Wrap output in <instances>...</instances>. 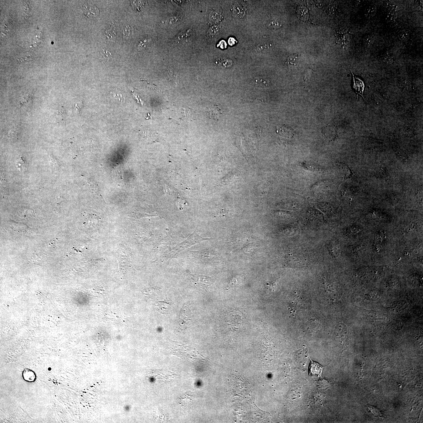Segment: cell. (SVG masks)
<instances>
[{
    "label": "cell",
    "instance_id": "3",
    "mask_svg": "<svg viewBox=\"0 0 423 423\" xmlns=\"http://www.w3.org/2000/svg\"><path fill=\"white\" fill-rule=\"evenodd\" d=\"M352 73L353 76V87L355 90L356 93L357 94V96L358 97L359 95H360L362 97H363V99H364V97L363 96L365 87L364 83L361 80L354 75Z\"/></svg>",
    "mask_w": 423,
    "mask_h": 423
},
{
    "label": "cell",
    "instance_id": "20",
    "mask_svg": "<svg viewBox=\"0 0 423 423\" xmlns=\"http://www.w3.org/2000/svg\"><path fill=\"white\" fill-rule=\"evenodd\" d=\"M271 46L270 44H259L256 47L255 49L257 52L259 53H263L266 52V51H268V50L271 49Z\"/></svg>",
    "mask_w": 423,
    "mask_h": 423
},
{
    "label": "cell",
    "instance_id": "4",
    "mask_svg": "<svg viewBox=\"0 0 423 423\" xmlns=\"http://www.w3.org/2000/svg\"><path fill=\"white\" fill-rule=\"evenodd\" d=\"M171 304V301L166 299L164 301H158L156 302L154 306L156 310L159 313L162 314H167Z\"/></svg>",
    "mask_w": 423,
    "mask_h": 423
},
{
    "label": "cell",
    "instance_id": "14",
    "mask_svg": "<svg viewBox=\"0 0 423 423\" xmlns=\"http://www.w3.org/2000/svg\"><path fill=\"white\" fill-rule=\"evenodd\" d=\"M299 54H291L287 58L286 62L289 65L296 66L299 63Z\"/></svg>",
    "mask_w": 423,
    "mask_h": 423
},
{
    "label": "cell",
    "instance_id": "1",
    "mask_svg": "<svg viewBox=\"0 0 423 423\" xmlns=\"http://www.w3.org/2000/svg\"><path fill=\"white\" fill-rule=\"evenodd\" d=\"M211 239L203 238L200 236L196 232H193L188 238L183 242L179 243L167 255L168 258L174 257L183 251L197 243H199L206 240H209Z\"/></svg>",
    "mask_w": 423,
    "mask_h": 423
},
{
    "label": "cell",
    "instance_id": "28",
    "mask_svg": "<svg viewBox=\"0 0 423 423\" xmlns=\"http://www.w3.org/2000/svg\"><path fill=\"white\" fill-rule=\"evenodd\" d=\"M219 45L220 46V47L222 48V49H224V48H225L226 47H227V44H226L225 42L224 41V40H222V41L220 42Z\"/></svg>",
    "mask_w": 423,
    "mask_h": 423
},
{
    "label": "cell",
    "instance_id": "29",
    "mask_svg": "<svg viewBox=\"0 0 423 423\" xmlns=\"http://www.w3.org/2000/svg\"><path fill=\"white\" fill-rule=\"evenodd\" d=\"M235 43V40L233 38H230L229 40V43L231 46H233Z\"/></svg>",
    "mask_w": 423,
    "mask_h": 423
},
{
    "label": "cell",
    "instance_id": "13",
    "mask_svg": "<svg viewBox=\"0 0 423 423\" xmlns=\"http://www.w3.org/2000/svg\"><path fill=\"white\" fill-rule=\"evenodd\" d=\"M377 11V7L375 6L370 5L368 6L365 10V16L368 18H373L375 16Z\"/></svg>",
    "mask_w": 423,
    "mask_h": 423
},
{
    "label": "cell",
    "instance_id": "22",
    "mask_svg": "<svg viewBox=\"0 0 423 423\" xmlns=\"http://www.w3.org/2000/svg\"><path fill=\"white\" fill-rule=\"evenodd\" d=\"M364 43L366 46H371L374 43V38L372 36L367 35L365 37L364 39Z\"/></svg>",
    "mask_w": 423,
    "mask_h": 423
},
{
    "label": "cell",
    "instance_id": "24",
    "mask_svg": "<svg viewBox=\"0 0 423 423\" xmlns=\"http://www.w3.org/2000/svg\"><path fill=\"white\" fill-rule=\"evenodd\" d=\"M387 5V8L389 10V11L392 12L396 13L399 10V8L397 4H395L393 3H388Z\"/></svg>",
    "mask_w": 423,
    "mask_h": 423
},
{
    "label": "cell",
    "instance_id": "23",
    "mask_svg": "<svg viewBox=\"0 0 423 423\" xmlns=\"http://www.w3.org/2000/svg\"><path fill=\"white\" fill-rule=\"evenodd\" d=\"M102 57L104 58L105 60L107 61V60H110L111 58L112 57V53L110 51L107 49H104L102 50L101 53Z\"/></svg>",
    "mask_w": 423,
    "mask_h": 423
},
{
    "label": "cell",
    "instance_id": "17",
    "mask_svg": "<svg viewBox=\"0 0 423 423\" xmlns=\"http://www.w3.org/2000/svg\"><path fill=\"white\" fill-rule=\"evenodd\" d=\"M106 36L107 38L111 39L115 38L116 36L115 26L113 24L110 26L108 28L105 30Z\"/></svg>",
    "mask_w": 423,
    "mask_h": 423
},
{
    "label": "cell",
    "instance_id": "16",
    "mask_svg": "<svg viewBox=\"0 0 423 423\" xmlns=\"http://www.w3.org/2000/svg\"><path fill=\"white\" fill-rule=\"evenodd\" d=\"M23 377L25 380L28 382L34 381L35 379V374L30 370L25 369L23 373Z\"/></svg>",
    "mask_w": 423,
    "mask_h": 423
},
{
    "label": "cell",
    "instance_id": "8",
    "mask_svg": "<svg viewBox=\"0 0 423 423\" xmlns=\"http://www.w3.org/2000/svg\"><path fill=\"white\" fill-rule=\"evenodd\" d=\"M213 283L212 278L207 276H199L197 279V283L198 286L201 288H206L210 286Z\"/></svg>",
    "mask_w": 423,
    "mask_h": 423
},
{
    "label": "cell",
    "instance_id": "26",
    "mask_svg": "<svg viewBox=\"0 0 423 423\" xmlns=\"http://www.w3.org/2000/svg\"><path fill=\"white\" fill-rule=\"evenodd\" d=\"M111 96L119 100V101H121V102H124L126 101L125 97L123 96L121 94L119 93H111Z\"/></svg>",
    "mask_w": 423,
    "mask_h": 423
},
{
    "label": "cell",
    "instance_id": "18",
    "mask_svg": "<svg viewBox=\"0 0 423 423\" xmlns=\"http://www.w3.org/2000/svg\"><path fill=\"white\" fill-rule=\"evenodd\" d=\"M398 37L402 41H406L410 38V34L407 30H402L398 33Z\"/></svg>",
    "mask_w": 423,
    "mask_h": 423
},
{
    "label": "cell",
    "instance_id": "10",
    "mask_svg": "<svg viewBox=\"0 0 423 423\" xmlns=\"http://www.w3.org/2000/svg\"><path fill=\"white\" fill-rule=\"evenodd\" d=\"M253 82L255 85L257 86L265 88L269 86L270 85V82L268 79L266 78L261 77H256L254 78L253 80Z\"/></svg>",
    "mask_w": 423,
    "mask_h": 423
},
{
    "label": "cell",
    "instance_id": "25",
    "mask_svg": "<svg viewBox=\"0 0 423 423\" xmlns=\"http://www.w3.org/2000/svg\"><path fill=\"white\" fill-rule=\"evenodd\" d=\"M219 32V28L216 26H214L210 28L209 30V34L211 36H215L218 35Z\"/></svg>",
    "mask_w": 423,
    "mask_h": 423
},
{
    "label": "cell",
    "instance_id": "27",
    "mask_svg": "<svg viewBox=\"0 0 423 423\" xmlns=\"http://www.w3.org/2000/svg\"><path fill=\"white\" fill-rule=\"evenodd\" d=\"M368 408H369V410H371V411H372V413H374V415H375V416H382L381 413H380V411H379V410H378L377 409L375 408V407H373L372 406L370 407L368 406Z\"/></svg>",
    "mask_w": 423,
    "mask_h": 423
},
{
    "label": "cell",
    "instance_id": "5",
    "mask_svg": "<svg viewBox=\"0 0 423 423\" xmlns=\"http://www.w3.org/2000/svg\"><path fill=\"white\" fill-rule=\"evenodd\" d=\"M207 113L210 119L218 120L223 113L222 110L218 106L213 105L208 107Z\"/></svg>",
    "mask_w": 423,
    "mask_h": 423
},
{
    "label": "cell",
    "instance_id": "15",
    "mask_svg": "<svg viewBox=\"0 0 423 423\" xmlns=\"http://www.w3.org/2000/svg\"><path fill=\"white\" fill-rule=\"evenodd\" d=\"M381 61L387 65H391L394 61V58L391 54L385 53L382 54L380 57Z\"/></svg>",
    "mask_w": 423,
    "mask_h": 423
},
{
    "label": "cell",
    "instance_id": "21",
    "mask_svg": "<svg viewBox=\"0 0 423 423\" xmlns=\"http://www.w3.org/2000/svg\"><path fill=\"white\" fill-rule=\"evenodd\" d=\"M397 18L396 13L389 11L387 14L385 16V19L388 22L393 23L396 21Z\"/></svg>",
    "mask_w": 423,
    "mask_h": 423
},
{
    "label": "cell",
    "instance_id": "6",
    "mask_svg": "<svg viewBox=\"0 0 423 423\" xmlns=\"http://www.w3.org/2000/svg\"><path fill=\"white\" fill-rule=\"evenodd\" d=\"M323 368V367L318 363L311 360L310 364L309 366V374L312 377H320L322 374Z\"/></svg>",
    "mask_w": 423,
    "mask_h": 423
},
{
    "label": "cell",
    "instance_id": "2",
    "mask_svg": "<svg viewBox=\"0 0 423 423\" xmlns=\"http://www.w3.org/2000/svg\"><path fill=\"white\" fill-rule=\"evenodd\" d=\"M193 315L188 307L184 306L181 309L178 323L179 330L184 331L191 327L193 322Z\"/></svg>",
    "mask_w": 423,
    "mask_h": 423
},
{
    "label": "cell",
    "instance_id": "19",
    "mask_svg": "<svg viewBox=\"0 0 423 423\" xmlns=\"http://www.w3.org/2000/svg\"><path fill=\"white\" fill-rule=\"evenodd\" d=\"M282 26V23L280 21L276 20H272L268 24V27L270 29H278L281 27Z\"/></svg>",
    "mask_w": 423,
    "mask_h": 423
},
{
    "label": "cell",
    "instance_id": "9",
    "mask_svg": "<svg viewBox=\"0 0 423 423\" xmlns=\"http://www.w3.org/2000/svg\"><path fill=\"white\" fill-rule=\"evenodd\" d=\"M215 65L219 68H230L233 65V62L230 59L221 58L215 61Z\"/></svg>",
    "mask_w": 423,
    "mask_h": 423
},
{
    "label": "cell",
    "instance_id": "11",
    "mask_svg": "<svg viewBox=\"0 0 423 423\" xmlns=\"http://www.w3.org/2000/svg\"><path fill=\"white\" fill-rule=\"evenodd\" d=\"M21 126L20 123H17L13 125L11 128L9 133V136L11 138L13 139L18 138V135L21 132Z\"/></svg>",
    "mask_w": 423,
    "mask_h": 423
},
{
    "label": "cell",
    "instance_id": "12",
    "mask_svg": "<svg viewBox=\"0 0 423 423\" xmlns=\"http://www.w3.org/2000/svg\"><path fill=\"white\" fill-rule=\"evenodd\" d=\"M54 116L56 121L58 122H60L63 121L65 117V111L64 109L61 108L56 110L54 112Z\"/></svg>",
    "mask_w": 423,
    "mask_h": 423
},
{
    "label": "cell",
    "instance_id": "7",
    "mask_svg": "<svg viewBox=\"0 0 423 423\" xmlns=\"http://www.w3.org/2000/svg\"><path fill=\"white\" fill-rule=\"evenodd\" d=\"M84 14L87 18L90 17H96L100 13L99 10L95 6L86 4L84 7Z\"/></svg>",
    "mask_w": 423,
    "mask_h": 423
}]
</instances>
